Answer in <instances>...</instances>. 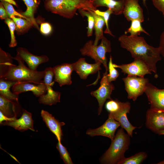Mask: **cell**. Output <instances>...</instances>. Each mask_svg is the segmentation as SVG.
I'll return each instance as SVG.
<instances>
[{
    "label": "cell",
    "instance_id": "1",
    "mask_svg": "<svg viewBox=\"0 0 164 164\" xmlns=\"http://www.w3.org/2000/svg\"><path fill=\"white\" fill-rule=\"evenodd\" d=\"M118 41L121 46L129 52L134 60L143 61L156 74V63L161 60L159 47L149 45L143 37L138 36L123 34L119 37Z\"/></svg>",
    "mask_w": 164,
    "mask_h": 164
},
{
    "label": "cell",
    "instance_id": "2",
    "mask_svg": "<svg viewBox=\"0 0 164 164\" xmlns=\"http://www.w3.org/2000/svg\"><path fill=\"white\" fill-rule=\"evenodd\" d=\"M44 5L47 11L67 18H72L77 10H95L91 0H45Z\"/></svg>",
    "mask_w": 164,
    "mask_h": 164
},
{
    "label": "cell",
    "instance_id": "3",
    "mask_svg": "<svg viewBox=\"0 0 164 164\" xmlns=\"http://www.w3.org/2000/svg\"><path fill=\"white\" fill-rule=\"evenodd\" d=\"M130 136L122 128L118 131L108 149L100 158L102 164H120L125 159L124 154L129 149Z\"/></svg>",
    "mask_w": 164,
    "mask_h": 164
},
{
    "label": "cell",
    "instance_id": "4",
    "mask_svg": "<svg viewBox=\"0 0 164 164\" xmlns=\"http://www.w3.org/2000/svg\"><path fill=\"white\" fill-rule=\"evenodd\" d=\"M13 59L17 61L18 65L12 64L7 73L2 77L4 80L16 82H26L36 84L43 81L45 75L44 70L38 71L31 70L24 64V61L18 55Z\"/></svg>",
    "mask_w": 164,
    "mask_h": 164
},
{
    "label": "cell",
    "instance_id": "5",
    "mask_svg": "<svg viewBox=\"0 0 164 164\" xmlns=\"http://www.w3.org/2000/svg\"><path fill=\"white\" fill-rule=\"evenodd\" d=\"M101 39V42L98 46L94 45L92 40L88 41L80 51L83 56L90 57L94 60L95 63H101L105 69V71L108 72L106 54L107 52L111 51V43L110 41L104 36Z\"/></svg>",
    "mask_w": 164,
    "mask_h": 164
},
{
    "label": "cell",
    "instance_id": "6",
    "mask_svg": "<svg viewBox=\"0 0 164 164\" xmlns=\"http://www.w3.org/2000/svg\"><path fill=\"white\" fill-rule=\"evenodd\" d=\"M125 89L128 94V98L135 101L143 94L149 83L148 78L137 76L128 75L122 79Z\"/></svg>",
    "mask_w": 164,
    "mask_h": 164
},
{
    "label": "cell",
    "instance_id": "7",
    "mask_svg": "<svg viewBox=\"0 0 164 164\" xmlns=\"http://www.w3.org/2000/svg\"><path fill=\"white\" fill-rule=\"evenodd\" d=\"M108 72H105L103 74L99 87L96 90L92 91L91 94L97 99L98 103V113L100 115L101 112L102 108L107 99H112L111 95L114 87L108 79Z\"/></svg>",
    "mask_w": 164,
    "mask_h": 164
},
{
    "label": "cell",
    "instance_id": "8",
    "mask_svg": "<svg viewBox=\"0 0 164 164\" xmlns=\"http://www.w3.org/2000/svg\"><path fill=\"white\" fill-rule=\"evenodd\" d=\"M120 126L119 123L109 114L108 118L103 125L96 129H89L86 133L91 137L99 135L106 137L112 141L115 137L116 130Z\"/></svg>",
    "mask_w": 164,
    "mask_h": 164
},
{
    "label": "cell",
    "instance_id": "9",
    "mask_svg": "<svg viewBox=\"0 0 164 164\" xmlns=\"http://www.w3.org/2000/svg\"><path fill=\"white\" fill-rule=\"evenodd\" d=\"M115 68H119L121 72L128 75L144 77L147 74H152V72L147 66L143 61L138 60L129 63L118 65L113 63Z\"/></svg>",
    "mask_w": 164,
    "mask_h": 164
},
{
    "label": "cell",
    "instance_id": "10",
    "mask_svg": "<svg viewBox=\"0 0 164 164\" xmlns=\"http://www.w3.org/2000/svg\"><path fill=\"white\" fill-rule=\"evenodd\" d=\"M146 127L158 134L164 130V111L149 109L146 114Z\"/></svg>",
    "mask_w": 164,
    "mask_h": 164
},
{
    "label": "cell",
    "instance_id": "11",
    "mask_svg": "<svg viewBox=\"0 0 164 164\" xmlns=\"http://www.w3.org/2000/svg\"><path fill=\"white\" fill-rule=\"evenodd\" d=\"M145 93L150 108L164 111V89H159L149 82Z\"/></svg>",
    "mask_w": 164,
    "mask_h": 164
},
{
    "label": "cell",
    "instance_id": "12",
    "mask_svg": "<svg viewBox=\"0 0 164 164\" xmlns=\"http://www.w3.org/2000/svg\"><path fill=\"white\" fill-rule=\"evenodd\" d=\"M72 63L73 71H75L80 77L83 80H86L89 75L95 73L101 69L100 66L101 63H88L86 61L84 58H80Z\"/></svg>",
    "mask_w": 164,
    "mask_h": 164
},
{
    "label": "cell",
    "instance_id": "13",
    "mask_svg": "<svg viewBox=\"0 0 164 164\" xmlns=\"http://www.w3.org/2000/svg\"><path fill=\"white\" fill-rule=\"evenodd\" d=\"M54 73V81L58 83L60 87L70 85L72 81L71 75L73 71V63H63L53 67Z\"/></svg>",
    "mask_w": 164,
    "mask_h": 164
},
{
    "label": "cell",
    "instance_id": "14",
    "mask_svg": "<svg viewBox=\"0 0 164 164\" xmlns=\"http://www.w3.org/2000/svg\"><path fill=\"white\" fill-rule=\"evenodd\" d=\"M139 0H124V7L122 13L128 21L138 20L144 21L143 11L140 6Z\"/></svg>",
    "mask_w": 164,
    "mask_h": 164
},
{
    "label": "cell",
    "instance_id": "15",
    "mask_svg": "<svg viewBox=\"0 0 164 164\" xmlns=\"http://www.w3.org/2000/svg\"><path fill=\"white\" fill-rule=\"evenodd\" d=\"M33 124L32 114L24 109H22V115L18 119L12 121H4L0 123L2 125L11 126L21 132H24L28 129L34 131Z\"/></svg>",
    "mask_w": 164,
    "mask_h": 164
},
{
    "label": "cell",
    "instance_id": "16",
    "mask_svg": "<svg viewBox=\"0 0 164 164\" xmlns=\"http://www.w3.org/2000/svg\"><path fill=\"white\" fill-rule=\"evenodd\" d=\"M12 91L13 93L18 95L22 92L31 91L36 97H40L46 93L47 87L43 81L37 85L29 82H20L16 83L12 86Z\"/></svg>",
    "mask_w": 164,
    "mask_h": 164
},
{
    "label": "cell",
    "instance_id": "17",
    "mask_svg": "<svg viewBox=\"0 0 164 164\" xmlns=\"http://www.w3.org/2000/svg\"><path fill=\"white\" fill-rule=\"evenodd\" d=\"M17 55L27 64L31 70H36L39 65L48 61L49 58L46 55L37 56L30 53L26 49L22 47L17 48Z\"/></svg>",
    "mask_w": 164,
    "mask_h": 164
},
{
    "label": "cell",
    "instance_id": "18",
    "mask_svg": "<svg viewBox=\"0 0 164 164\" xmlns=\"http://www.w3.org/2000/svg\"><path fill=\"white\" fill-rule=\"evenodd\" d=\"M131 107L130 103L126 101L124 106L119 111L113 114H109L111 115L115 120L118 121L121 128L126 131L130 137H132L133 131L137 127L133 126L127 118V114L129 113Z\"/></svg>",
    "mask_w": 164,
    "mask_h": 164
},
{
    "label": "cell",
    "instance_id": "19",
    "mask_svg": "<svg viewBox=\"0 0 164 164\" xmlns=\"http://www.w3.org/2000/svg\"><path fill=\"white\" fill-rule=\"evenodd\" d=\"M41 114L47 127L54 134L58 141H61L63 135L61 127L65 125V123L60 122L51 114L43 110H41Z\"/></svg>",
    "mask_w": 164,
    "mask_h": 164
},
{
    "label": "cell",
    "instance_id": "20",
    "mask_svg": "<svg viewBox=\"0 0 164 164\" xmlns=\"http://www.w3.org/2000/svg\"><path fill=\"white\" fill-rule=\"evenodd\" d=\"M95 9L100 6H105L111 9L113 14L119 15L122 13L124 7V0H91Z\"/></svg>",
    "mask_w": 164,
    "mask_h": 164
},
{
    "label": "cell",
    "instance_id": "21",
    "mask_svg": "<svg viewBox=\"0 0 164 164\" xmlns=\"http://www.w3.org/2000/svg\"><path fill=\"white\" fill-rule=\"evenodd\" d=\"M17 82L0 78V95L15 104H19V95L11 92L10 89Z\"/></svg>",
    "mask_w": 164,
    "mask_h": 164
},
{
    "label": "cell",
    "instance_id": "22",
    "mask_svg": "<svg viewBox=\"0 0 164 164\" xmlns=\"http://www.w3.org/2000/svg\"><path fill=\"white\" fill-rule=\"evenodd\" d=\"M47 91L46 94L42 95L39 97V101L40 104L44 105H52L56 104L60 102V93L54 91L52 86H46Z\"/></svg>",
    "mask_w": 164,
    "mask_h": 164
},
{
    "label": "cell",
    "instance_id": "23",
    "mask_svg": "<svg viewBox=\"0 0 164 164\" xmlns=\"http://www.w3.org/2000/svg\"><path fill=\"white\" fill-rule=\"evenodd\" d=\"M26 6V10L24 12L20 13L29 19L32 22L33 26L39 29L38 25L34 17V13L40 4L39 0H22Z\"/></svg>",
    "mask_w": 164,
    "mask_h": 164
},
{
    "label": "cell",
    "instance_id": "24",
    "mask_svg": "<svg viewBox=\"0 0 164 164\" xmlns=\"http://www.w3.org/2000/svg\"><path fill=\"white\" fill-rule=\"evenodd\" d=\"M93 15L94 19V29L95 31V39L93 44L97 45L99 41L102 39L103 35V28L105 22L104 18L97 14L94 10H88Z\"/></svg>",
    "mask_w": 164,
    "mask_h": 164
},
{
    "label": "cell",
    "instance_id": "25",
    "mask_svg": "<svg viewBox=\"0 0 164 164\" xmlns=\"http://www.w3.org/2000/svg\"><path fill=\"white\" fill-rule=\"evenodd\" d=\"M10 18L15 22L16 25V31L18 35L23 34L33 26L32 22L30 20L20 17L12 16Z\"/></svg>",
    "mask_w": 164,
    "mask_h": 164
},
{
    "label": "cell",
    "instance_id": "26",
    "mask_svg": "<svg viewBox=\"0 0 164 164\" xmlns=\"http://www.w3.org/2000/svg\"><path fill=\"white\" fill-rule=\"evenodd\" d=\"M0 78L7 72L9 67L12 64V59L10 54L4 51L0 48Z\"/></svg>",
    "mask_w": 164,
    "mask_h": 164
},
{
    "label": "cell",
    "instance_id": "27",
    "mask_svg": "<svg viewBox=\"0 0 164 164\" xmlns=\"http://www.w3.org/2000/svg\"><path fill=\"white\" fill-rule=\"evenodd\" d=\"M141 22L138 20L132 21L131 26L127 30L125 31V34L129 33L131 36H138L139 35L141 32H143L148 35H149L148 33L142 27Z\"/></svg>",
    "mask_w": 164,
    "mask_h": 164
},
{
    "label": "cell",
    "instance_id": "28",
    "mask_svg": "<svg viewBox=\"0 0 164 164\" xmlns=\"http://www.w3.org/2000/svg\"><path fill=\"white\" fill-rule=\"evenodd\" d=\"M147 154L144 152H140L129 157L126 158L120 164H140L147 158Z\"/></svg>",
    "mask_w": 164,
    "mask_h": 164
},
{
    "label": "cell",
    "instance_id": "29",
    "mask_svg": "<svg viewBox=\"0 0 164 164\" xmlns=\"http://www.w3.org/2000/svg\"><path fill=\"white\" fill-rule=\"evenodd\" d=\"M125 102H121L117 99L109 100L105 104V108L109 114H113L119 111L125 105Z\"/></svg>",
    "mask_w": 164,
    "mask_h": 164
},
{
    "label": "cell",
    "instance_id": "30",
    "mask_svg": "<svg viewBox=\"0 0 164 164\" xmlns=\"http://www.w3.org/2000/svg\"><path fill=\"white\" fill-rule=\"evenodd\" d=\"M78 10L79 12L82 17L86 16L87 17L88 26L87 32V36L88 37L92 36L94 24V16L87 10L80 9Z\"/></svg>",
    "mask_w": 164,
    "mask_h": 164
},
{
    "label": "cell",
    "instance_id": "31",
    "mask_svg": "<svg viewBox=\"0 0 164 164\" xmlns=\"http://www.w3.org/2000/svg\"><path fill=\"white\" fill-rule=\"evenodd\" d=\"M12 103L0 95V111L5 116L12 117L13 116L10 105Z\"/></svg>",
    "mask_w": 164,
    "mask_h": 164
},
{
    "label": "cell",
    "instance_id": "32",
    "mask_svg": "<svg viewBox=\"0 0 164 164\" xmlns=\"http://www.w3.org/2000/svg\"><path fill=\"white\" fill-rule=\"evenodd\" d=\"M56 147L64 163L66 164H73L69 152L66 148L61 144V141H58Z\"/></svg>",
    "mask_w": 164,
    "mask_h": 164
},
{
    "label": "cell",
    "instance_id": "33",
    "mask_svg": "<svg viewBox=\"0 0 164 164\" xmlns=\"http://www.w3.org/2000/svg\"><path fill=\"white\" fill-rule=\"evenodd\" d=\"M5 22L8 25L10 33L11 41L9 46L10 47H14L17 44L14 34V31L16 29L15 24L13 20L9 18L5 19Z\"/></svg>",
    "mask_w": 164,
    "mask_h": 164
},
{
    "label": "cell",
    "instance_id": "34",
    "mask_svg": "<svg viewBox=\"0 0 164 164\" xmlns=\"http://www.w3.org/2000/svg\"><path fill=\"white\" fill-rule=\"evenodd\" d=\"M94 11L97 14L102 16L104 19L106 26V29L104 32V33L108 34L110 35L114 36L109 29L108 26V21L110 15L111 14H113L112 10L108 9L107 10L104 12L101 11L97 9L94 10Z\"/></svg>",
    "mask_w": 164,
    "mask_h": 164
},
{
    "label": "cell",
    "instance_id": "35",
    "mask_svg": "<svg viewBox=\"0 0 164 164\" xmlns=\"http://www.w3.org/2000/svg\"><path fill=\"white\" fill-rule=\"evenodd\" d=\"M1 2H2L6 9L9 18H10L12 16H17L31 21L29 19L20 13L16 11L11 4L2 0H1Z\"/></svg>",
    "mask_w": 164,
    "mask_h": 164
},
{
    "label": "cell",
    "instance_id": "36",
    "mask_svg": "<svg viewBox=\"0 0 164 164\" xmlns=\"http://www.w3.org/2000/svg\"><path fill=\"white\" fill-rule=\"evenodd\" d=\"M113 64L112 58L110 55L108 65L109 73L108 74V80L110 82L115 81L119 75L118 71L114 67Z\"/></svg>",
    "mask_w": 164,
    "mask_h": 164
},
{
    "label": "cell",
    "instance_id": "37",
    "mask_svg": "<svg viewBox=\"0 0 164 164\" xmlns=\"http://www.w3.org/2000/svg\"><path fill=\"white\" fill-rule=\"evenodd\" d=\"M45 75L43 80L44 83L46 86L48 85L53 86L54 81H52L54 73L53 68L50 67L46 68L44 70Z\"/></svg>",
    "mask_w": 164,
    "mask_h": 164
},
{
    "label": "cell",
    "instance_id": "38",
    "mask_svg": "<svg viewBox=\"0 0 164 164\" xmlns=\"http://www.w3.org/2000/svg\"><path fill=\"white\" fill-rule=\"evenodd\" d=\"M52 30V28L50 24L47 22H42L40 24V32L45 35H49Z\"/></svg>",
    "mask_w": 164,
    "mask_h": 164
},
{
    "label": "cell",
    "instance_id": "39",
    "mask_svg": "<svg viewBox=\"0 0 164 164\" xmlns=\"http://www.w3.org/2000/svg\"><path fill=\"white\" fill-rule=\"evenodd\" d=\"M155 7L161 12L164 16V0H152Z\"/></svg>",
    "mask_w": 164,
    "mask_h": 164
},
{
    "label": "cell",
    "instance_id": "40",
    "mask_svg": "<svg viewBox=\"0 0 164 164\" xmlns=\"http://www.w3.org/2000/svg\"><path fill=\"white\" fill-rule=\"evenodd\" d=\"M160 52L164 58V31L161 35L159 46Z\"/></svg>",
    "mask_w": 164,
    "mask_h": 164
},
{
    "label": "cell",
    "instance_id": "41",
    "mask_svg": "<svg viewBox=\"0 0 164 164\" xmlns=\"http://www.w3.org/2000/svg\"><path fill=\"white\" fill-rule=\"evenodd\" d=\"M0 18L1 19L9 18L6 10L1 2L0 3Z\"/></svg>",
    "mask_w": 164,
    "mask_h": 164
},
{
    "label": "cell",
    "instance_id": "42",
    "mask_svg": "<svg viewBox=\"0 0 164 164\" xmlns=\"http://www.w3.org/2000/svg\"><path fill=\"white\" fill-rule=\"evenodd\" d=\"M16 116L17 115H15L12 117H8L5 116L0 111V124L3 121L15 120L17 119Z\"/></svg>",
    "mask_w": 164,
    "mask_h": 164
},
{
    "label": "cell",
    "instance_id": "43",
    "mask_svg": "<svg viewBox=\"0 0 164 164\" xmlns=\"http://www.w3.org/2000/svg\"><path fill=\"white\" fill-rule=\"evenodd\" d=\"M2 0L3 1H5L10 4L13 5L17 7H18L16 3L15 2L14 0Z\"/></svg>",
    "mask_w": 164,
    "mask_h": 164
},
{
    "label": "cell",
    "instance_id": "44",
    "mask_svg": "<svg viewBox=\"0 0 164 164\" xmlns=\"http://www.w3.org/2000/svg\"><path fill=\"white\" fill-rule=\"evenodd\" d=\"M142 1L143 4L144 5V6L147 8V6L146 5V0H142Z\"/></svg>",
    "mask_w": 164,
    "mask_h": 164
},
{
    "label": "cell",
    "instance_id": "45",
    "mask_svg": "<svg viewBox=\"0 0 164 164\" xmlns=\"http://www.w3.org/2000/svg\"><path fill=\"white\" fill-rule=\"evenodd\" d=\"M158 134L159 135H164V130L160 132Z\"/></svg>",
    "mask_w": 164,
    "mask_h": 164
},
{
    "label": "cell",
    "instance_id": "46",
    "mask_svg": "<svg viewBox=\"0 0 164 164\" xmlns=\"http://www.w3.org/2000/svg\"><path fill=\"white\" fill-rule=\"evenodd\" d=\"M158 164H164V160L161 161L159 162L158 163H157Z\"/></svg>",
    "mask_w": 164,
    "mask_h": 164
}]
</instances>
